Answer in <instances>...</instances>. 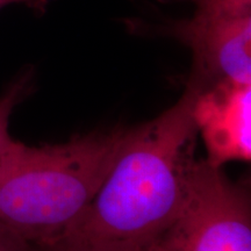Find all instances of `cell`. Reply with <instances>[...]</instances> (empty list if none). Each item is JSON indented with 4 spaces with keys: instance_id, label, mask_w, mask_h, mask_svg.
<instances>
[{
    "instance_id": "6da1fadb",
    "label": "cell",
    "mask_w": 251,
    "mask_h": 251,
    "mask_svg": "<svg viewBox=\"0 0 251 251\" xmlns=\"http://www.w3.org/2000/svg\"><path fill=\"white\" fill-rule=\"evenodd\" d=\"M199 90L188 80L174 106L126 130L98 193L65 237L141 250L170 226L184 203L196 159L193 107Z\"/></svg>"
},
{
    "instance_id": "ba28073f",
    "label": "cell",
    "mask_w": 251,
    "mask_h": 251,
    "mask_svg": "<svg viewBox=\"0 0 251 251\" xmlns=\"http://www.w3.org/2000/svg\"><path fill=\"white\" fill-rule=\"evenodd\" d=\"M11 114L0 117V170L8 161L12 153L17 148L18 141H14L8 133V121Z\"/></svg>"
},
{
    "instance_id": "52a82bcc",
    "label": "cell",
    "mask_w": 251,
    "mask_h": 251,
    "mask_svg": "<svg viewBox=\"0 0 251 251\" xmlns=\"http://www.w3.org/2000/svg\"><path fill=\"white\" fill-rule=\"evenodd\" d=\"M28 85V76H24L12 84L8 90L0 97V117L4 114H12L17 103L25 96Z\"/></svg>"
},
{
    "instance_id": "3957f363",
    "label": "cell",
    "mask_w": 251,
    "mask_h": 251,
    "mask_svg": "<svg viewBox=\"0 0 251 251\" xmlns=\"http://www.w3.org/2000/svg\"><path fill=\"white\" fill-rule=\"evenodd\" d=\"M139 251H251L247 188L207 159H194L179 213Z\"/></svg>"
},
{
    "instance_id": "5b68a950",
    "label": "cell",
    "mask_w": 251,
    "mask_h": 251,
    "mask_svg": "<svg viewBox=\"0 0 251 251\" xmlns=\"http://www.w3.org/2000/svg\"><path fill=\"white\" fill-rule=\"evenodd\" d=\"M193 118L213 166L250 161L251 84L219 81L200 87Z\"/></svg>"
},
{
    "instance_id": "8992f818",
    "label": "cell",
    "mask_w": 251,
    "mask_h": 251,
    "mask_svg": "<svg viewBox=\"0 0 251 251\" xmlns=\"http://www.w3.org/2000/svg\"><path fill=\"white\" fill-rule=\"evenodd\" d=\"M40 251H139L134 248L119 246V244L90 242L64 237L49 246L39 247Z\"/></svg>"
},
{
    "instance_id": "7a4b0ae2",
    "label": "cell",
    "mask_w": 251,
    "mask_h": 251,
    "mask_svg": "<svg viewBox=\"0 0 251 251\" xmlns=\"http://www.w3.org/2000/svg\"><path fill=\"white\" fill-rule=\"evenodd\" d=\"M126 130L42 147L19 142L0 170V227L36 247L67 236L98 193Z\"/></svg>"
},
{
    "instance_id": "9c48e42d",
    "label": "cell",
    "mask_w": 251,
    "mask_h": 251,
    "mask_svg": "<svg viewBox=\"0 0 251 251\" xmlns=\"http://www.w3.org/2000/svg\"><path fill=\"white\" fill-rule=\"evenodd\" d=\"M0 251H33L31 244L0 227Z\"/></svg>"
},
{
    "instance_id": "30bf717a",
    "label": "cell",
    "mask_w": 251,
    "mask_h": 251,
    "mask_svg": "<svg viewBox=\"0 0 251 251\" xmlns=\"http://www.w3.org/2000/svg\"><path fill=\"white\" fill-rule=\"evenodd\" d=\"M52 0H0V9L9 5H25L35 11H45Z\"/></svg>"
},
{
    "instance_id": "277c9868",
    "label": "cell",
    "mask_w": 251,
    "mask_h": 251,
    "mask_svg": "<svg viewBox=\"0 0 251 251\" xmlns=\"http://www.w3.org/2000/svg\"><path fill=\"white\" fill-rule=\"evenodd\" d=\"M164 29L191 49L188 80L207 87L219 81L251 84V14H209L196 11L188 20Z\"/></svg>"
}]
</instances>
